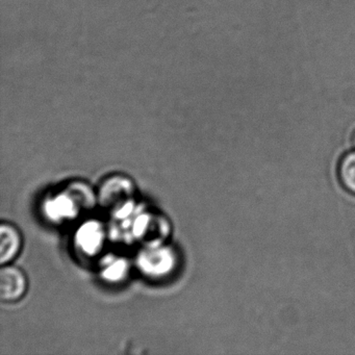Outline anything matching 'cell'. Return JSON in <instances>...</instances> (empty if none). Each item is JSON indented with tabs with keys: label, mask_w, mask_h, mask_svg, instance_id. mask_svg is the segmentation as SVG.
<instances>
[{
	"label": "cell",
	"mask_w": 355,
	"mask_h": 355,
	"mask_svg": "<svg viewBox=\"0 0 355 355\" xmlns=\"http://www.w3.org/2000/svg\"><path fill=\"white\" fill-rule=\"evenodd\" d=\"M28 291V279L21 269L3 265L0 269V299L3 302L20 300Z\"/></svg>",
	"instance_id": "cell-1"
},
{
	"label": "cell",
	"mask_w": 355,
	"mask_h": 355,
	"mask_svg": "<svg viewBox=\"0 0 355 355\" xmlns=\"http://www.w3.org/2000/svg\"><path fill=\"white\" fill-rule=\"evenodd\" d=\"M351 142H352L353 147L355 148V130L353 132L352 137H351Z\"/></svg>",
	"instance_id": "cell-4"
},
{
	"label": "cell",
	"mask_w": 355,
	"mask_h": 355,
	"mask_svg": "<svg viewBox=\"0 0 355 355\" xmlns=\"http://www.w3.org/2000/svg\"><path fill=\"white\" fill-rule=\"evenodd\" d=\"M336 174L343 189L355 195V151H349L340 157Z\"/></svg>",
	"instance_id": "cell-3"
},
{
	"label": "cell",
	"mask_w": 355,
	"mask_h": 355,
	"mask_svg": "<svg viewBox=\"0 0 355 355\" xmlns=\"http://www.w3.org/2000/svg\"><path fill=\"white\" fill-rule=\"evenodd\" d=\"M22 247V236L18 228L12 224L3 222L0 226V263H11Z\"/></svg>",
	"instance_id": "cell-2"
}]
</instances>
